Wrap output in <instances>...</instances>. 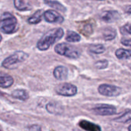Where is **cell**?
<instances>
[{
	"label": "cell",
	"instance_id": "ffe728a7",
	"mask_svg": "<svg viewBox=\"0 0 131 131\" xmlns=\"http://www.w3.org/2000/svg\"><path fill=\"white\" fill-rule=\"evenodd\" d=\"M103 35H104V40L111 41L115 38V37L117 35V32H116L115 29H114L112 28H107L104 29V31L103 32Z\"/></svg>",
	"mask_w": 131,
	"mask_h": 131
},
{
	"label": "cell",
	"instance_id": "e0dca14e",
	"mask_svg": "<svg viewBox=\"0 0 131 131\" xmlns=\"http://www.w3.org/2000/svg\"><path fill=\"white\" fill-rule=\"evenodd\" d=\"M116 57L118 59L121 60H127L130 58L131 51L129 49H124V48H119L115 51Z\"/></svg>",
	"mask_w": 131,
	"mask_h": 131
},
{
	"label": "cell",
	"instance_id": "d4e9b609",
	"mask_svg": "<svg viewBox=\"0 0 131 131\" xmlns=\"http://www.w3.org/2000/svg\"><path fill=\"white\" fill-rule=\"evenodd\" d=\"M121 32L124 35H130V25L127 23V25L121 28Z\"/></svg>",
	"mask_w": 131,
	"mask_h": 131
},
{
	"label": "cell",
	"instance_id": "f1b7e54d",
	"mask_svg": "<svg viewBox=\"0 0 131 131\" xmlns=\"http://www.w3.org/2000/svg\"><path fill=\"white\" fill-rule=\"evenodd\" d=\"M128 131H130V126H128Z\"/></svg>",
	"mask_w": 131,
	"mask_h": 131
},
{
	"label": "cell",
	"instance_id": "4dcf8cb0",
	"mask_svg": "<svg viewBox=\"0 0 131 131\" xmlns=\"http://www.w3.org/2000/svg\"><path fill=\"white\" fill-rule=\"evenodd\" d=\"M0 131H2V130H1V129H0Z\"/></svg>",
	"mask_w": 131,
	"mask_h": 131
},
{
	"label": "cell",
	"instance_id": "d6986e66",
	"mask_svg": "<svg viewBox=\"0 0 131 131\" xmlns=\"http://www.w3.org/2000/svg\"><path fill=\"white\" fill-rule=\"evenodd\" d=\"M65 39L68 42H78L81 41V37L74 31H68Z\"/></svg>",
	"mask_w": 131,
	"mask_h": 131
},
{
	"label": "cell",
	"instance_id": "4316f807",
	"mask_svg": "<svg viewBox=\"0 0 131 131\" xmlns=\"http://www.w3.org/2000/svg\"><path fill=\"white\" fill-rule=\"evenodd\" d=\"M121 43H122L124 45H125V46L130 47L131 44V41L130 38H127V39L125 38V39H122V40H121Z\"/></svg>",
	"mask_w": 131,
	"mask_h": 131
},
{
	"label": "cell",
	"instance_id": "277c9868",
	"mask_svg": "<svg viewBox=\"0 0 131 131\" xmlns=\"http://www.w3.org/2000/svg\"><path fill=\"white\" fill-rule=\"evenodd\" d=\"M54 51L57 54L71 59H77L81 55V52L77 48L66 43L58 44L54 48Z\"/></svg>",
	"mask_w": 131,
	"mask_h": 131
},
{
	"label": "cell",
	"instance_id": "cb8c5ba5",
	"mask_svg": "<svg viewBox=\"0 0 131 131\" xmlns=\"http://www.w3.org/2000/svg\"><path fill=\"white\" fill-rule=\"evenodd\" d=\"M107 66H108V61H107V60L97 61L94 64V67L97 69H105L107 68Z\"/></svg>",
	"mask_w": 131,
	"mask_h": 131
},
{
	"label": "cell",
	"instance_id": "8992f818",
	"mask_svg": "<svg viewBox=\"0 0 131 131\" xmlns=\"http://www.w3.org/2000/svg\"><path fill=\"white\" fill-rule=\"evenodd\" d=\"M121 91L122 89L115 85L103 84L98 87L99 94L107 97H117L121 94Z\"/></svg>",
	"mask_w": 131,
	"mask_h": 131
},
{
	"label": "cell",
	"instance_id": "9a60e30c",
	"mask_svg": "<svg viewBox=\"0 0 131 131\" xmlns=\"http://www.w3.org/2000/svg\"><path fill=\"white\" fill-rule=\"evenodd\" d=\"M79 125L81 128L87 131H102L101 127H99L97 124H94L91 122L87 121H81L79 123Z\"/></svg>",
	"mask_w": 131,
	"mask_h": 131
},
{
	"label": "cell",
	"instance_id": "ac0fdd59",
	"mask_svg": "<svg viewBox=\"0 0 131 131\" xmlns=\"http://www.w3.org/2000/svg\"><path fill=\"white\" fill-rule=\"evenodd\" d=\"M43 14L44 13H43V11L42 10H38V11H36L35 13L28 19V22L29 24H32V25L38 24L41 21V19H42Z\"/></svg>",
	"mask_w": 131,
	"mask_h": 131
},
{
	"label": "cell",
	"instance_id": "4fadbf2b",
	"mask_svg": "<svg viewBox=\"0 0 131 131\" xmlns=\"http://www.w3.org/2000/svg\"><path fill=\"white\" fill-rule=\"evenodd\" d=\"M14 83V79L12 76L0 71V88H10Z\"/></svg>",
	"mask_w": 131,
	"mask_h": 131
},
{
	"label": "cell",
	"instance_id": "ba28073f",
	"mask_svg": "<svg viewBox=\"0 0 131 131\" xmlns=\"http://www.w3.org/2000/svg\"><path fill=\"white\" fill-rule=\"evenodd\" d=\"M45 19L46 21L49 22V23H58L61 24L64 21V17L58 13V12L54 11V10H47L44 14H43Z\"/></svg>",
	"mask_w": 131,
	"mask_h": 131
},
{
	"label": "cell",
	"instance_id": "7a4b0ae2",
	"mask_svg": "<svg viewBox=\"0 0 131 131\" xmlns=\"http://www.w3.org/2000/svg\"><path fill=\"white\" fill-rule=\"evenodd\" d=\"M18 21L10 12H5L0 16V30L5 34H12L16 31Z\"/></svg>",
	"mask_w": 131,
	"mask_h": 131
},
{
	"label": "cell",
	"instance_id": "484cf974",
	"mask_svg": "<svg viewBox=\"0 0 131 131\" xmlns=\"http://www.w3.org/2000/svg\"><path fill=\"white\" fill-rule=\"evenodd\" d=\"M28 131H42L41 127L38 124H32L28 127Z\"/></svg>",
	"mask_w": 131,
	"mask_h": 131
},
{
	"label": "cell",
	"instance_id": "9c48e42d",
	"mask_svg": "<svg viewBox=\"0 0 131 131\" xmlns=\"http://www.w3.org/2000/svg\"><path fill=\"white\" fill-rule=\"evenodd\" d=\"M121 18V15L117 11H105L102 12L100 15V18L105 22H114L117 21Z\"/></svg>",
	"mask_w": 131,
	"mask_h": 131
},
{
	"label": "cell",
	"instance_id": "44dd1931",
	"mask_svg": "<svg viewBox=\"0 0 131 131\" xmlns=\"http://www.w3.org/2000/svg\"><path fill=\"white\" fill-rule=\"evenodd\" d=\"M89 51L94 54H102L106 51V48L104 47V45H101V44H97V45H91L89 47Z\"/></svg>",
	"mask_w": 131,
	"mask_h": 131
},
{
	"label": "cell",
	"instance_id": "6da1fadb",
	"mask_svg": "<svg viewBox=\"0 0 131 131\" xmlns=\"http://www.w3.org/2000/svg\"><path fill=\"white\" fill-rule=\"evenodd\" d=\"M64 36V29L56 28L48 31L37 43V48L40 51L48 50L54 43L62 38Z\"/></svg>",
	"mask_w": 131,
	"mask_h": 131
},
{
	"label": "cell",
	"instance_id": "f546056e",
	"mask_svg": "<svg viewBox=\"0 0 131 131\" xmlns=\"http://www.w3.org/2000/svg\"><path fill=\"white\" fill-rule=\"evenodd\" d=\"M98 1H104V0H98Z\"/></svg>",
	"mask_w": 131,
	"mask_h": 131
},
{
	"label": "cell",
	"instance_id": "2e32d148",
	"mask_svg": "<svg viewBox=\"0 0 131 131\" xmlns=\"http://www.w3.org/2000/svg\"><path fill=\"white\" fill-rule=\"evenodd\" d=\"M45 3L48 5H49L50 7L59 11V12H66L67 8L62 5L61 4L60 2H58V1H54V0H45Z\"/></svg>",
	"mask_w": 131,
	"mask_h": 131
},
{
	"label": "cell",
	"instance_id": "5bb4252c",
	"mask_svg": "<svg viewBox=\"0 0 131 131\" xmlns=\"http://www.w3.org/2000/svg\"><path fill=\"white\" fill-rule=\"evenodd\" d=\"M11 95L12 97L20 100V101H25L29 98L28 93L27 92V91H25L24 89H16L12 92Z\"/></svg>",
	"mask_w": 131,
	"mask_h": 131
},
{
	"label": "cell",
	"instance_id": "3957f363",
	"mask_svg": "<svg viewBox=\"0 0 131 131\" xmlns=\"http://www.w3.org/2000/svg\"><path fill=\"white\" fill-rule=\"evenodd\" d=\"M28 58V54L22 51H17L9 57L6 58L2 63V66L7 69H14L18 64L25 61Z\"/></svg>",
	"mask_w": 131,
	"mask_h": 131
},
{
	"label": "cell",
	"instance_id": "30bf717a",
	"mask_svg": "<svg viewBox=\"0 0 131 131\" xmlns=\"http://www.w3.org/2000/svg\"><path fill=\"white\" fill-rule=\"evenodd\" d=\"M54 77L59 81H64L68 78V70L66 67L60 65L54 68L53 71Z\"/></svg>",
	"mask_w": 131,
	"mask_h": 131
},
{
	"label": "cell",
	"instance_id": "7c38bea8",
	"mask_svg": "<svg viewBox=\"0 0 131 131\" xmlns=\"http://www.w3.org/2000/svg\"><path fill=\"white\" fill-rule=\"evenodd\" d=\"M15 8L21 12L29 11L32 8L31 3L29 0H14Z\"/></svg>",
	"mask_w": 131,
	"mask_h": 131
},
{
	"label": "cell",
	"instance_id": "8fae6325",
	"mask_svg": "<svg viewBox=\"0 0 131 131\" xmlns=\"http://www.w3.org/2000/svg\"><path fill=\"white\" fill-rule=\"evenodd\" d=\"M46 110L51 114L54 115H61L64 112L63 107L56 102H50L46 105Z\"/></svg>",
	"mask_w": 131,
	"mask_h": 131
},
{
	"label": "cell",
	"instance_id": "7402d4cb",
	"mask_svg": "<svg viewBox=\"0 0 131 131\" xmlns=\"http://www.w3.org/2000/svg\"><path fill=\"white\" fill-rule=\"evenodd\" d=\"M114 121L118 122V123H123V124H127L130 122V111L127 110L122 116L115 118Z\"/></svg>",
	"mask_w": 131,
	"mask_h": 131
},
{
	"label": "cell",
	"instance_id": "5b68a950",
	"mask_svg": "<svg viewBox=\"0 0 131 131\" xmlns=\"http://www.w3.org/2000/svg\"><path fill=\"white\" fill-rule=\"evenodd\" d=\"M55 92L60 96L73 97L78 93V88L75 85L72 84L63 83L56 87Z\"/></svg>",
	"mask_w": 131,
	"mask_h": 131
},
{
	"label": "cell",
	"instance_id": "603a6c76",
	"mask_svg": "<svg viewBox=\"0 0 131 131\" xmlns=\"http://www.w3.org/2000/svg\"><path fill=\"white\" fill-rule=\"evenodd\" d=\"M81 33H83L84 35H90L91 34H92L93 32V28H92V26L90 24H86L83 26V28L81 29L80 31Z\"/></svg>",
	"mask_w": 131,
	"mask_h": 131
},
{
	"label": "cell",
	"instance_id": "83f0119b",
	"mask_svg": "<svg viewBox=\"0 0 131 131\" xmlns=\"http://www.w3.org/2000/svg\"><path fill=\"white\" fill-rule=\"evenodd\" d=\"M2 35H1V34H0V42L2 41Z\"/></svg>",
	"mask_w": 131,
	"mask_h": 131
},
{
	"label": "cell",
	"instance_id": "52a82bcc",
	"mask_svg": "<svg viewBox=\"0 0 131 131\" xmlns=\"http://www.w3.org/2000/svg\"><path fill=\"white\" fill-rule=\"evenodd\" d=\"M91 111L100 116H111L117 113V108L110 104H97L91 109Z\"/></svg>",
	"mask_w": 131,
	"mask_h": 131
}]
</instances>
